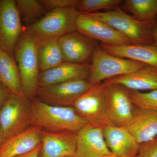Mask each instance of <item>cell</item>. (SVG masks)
Listing matches in <instances>:
<instances>
[{
	"label": "cell",
	"instance_id": "2",
	"mask_svg": "<svg viewBox=\"0 0 157 157\" xmlns=\"http://www.w3.org/2000/svg\"><path fill=\"white\" fill-rule=\"evenodd\" d=\"M102 21L136 45H155L153 29L157 19L141 21L127 14L120 7L107 12L83 13Z\"/></svg>",
	"mask_w": 157,
	"mask_h": 157
},
{
	"label": "cell",
	"instance_id": "24",
	"mask_svg": "<svg viewBox=\"0 0 157 157\" xmlns=\"http://www.w3.org/2000/svg\"><path fill=\"white\" fill-rule=\"evenodd\" d=\"M16 2L20 14L25 23L35 22L45 13V7L40 1L17 0Z\"/></svg>",
	"mask_w": 157,
	"mask_h": 157
},
{
	"label": "cell",
	"instance_id": "7",
	"mask_svg": "<svg viewBox=\"0 0 157 157\" xmlns=\"http://www.w3.org/2000/svg\"><path fill=\"white\" fill-rule=\"evenodd\" d=\"M31 122L27 97L10 94L0 108V126L5 140L25 130Z\"/></svg>",
	"mask_w": 157,
	"mask_h": 157
},
{
	"label": "cell",
	"instance_id": "17",
	"mask_svg": "<svg viewBox=\"0 0 157 157\" xmlns=\"http://www.w3.org/2000/svg\"><path fill=\"white\" fill-rule=\"evenodd\" d=\"M126 128L140 144L154 139L157 137V109L135 106L133 118Z\"/></svg>",
	"mask_w": 157,
	"mask_h": 157
},
{
	"label": "cell",
	"instance_id": "15",
	"mask_svg": "<svg viewBox=\"0 0 157 157\" xmlns=\"http://www.w3.org/2000/svg\"><path fill=\"white\" fill-rule=\"evenodd\" d=\"M107 146L113 155L117 157H135L140 144L124 127L109 125L103 128Z\"/></svg>",
	"mask_w": 157,
	"mask_h": 157
},
{
	"label": "cell",
	"instance_id": "10",
	"mask_svg": "<svg viewBox=\"0 0 157 157\" xmlns=\"http://www.w3.org/2000/svg\"><path fill=\"white\" fill-rule=\"evenodd\" d=\"M76 30L102 44L114 46L133 44L130 39L109 25L80 12L76 20Z\"/></svg>",
	"mask_w": 157,
	"mask_h": 157
},
{
	"label": "cell",
	"instance_id": "9",
	"mask_svg": "<svg viewBox=\"0 0 157 157\" xmlns=\"http://www.w3.org/2000/svg\"><path fill=\"white\" fill-rule=\"evenodd\" d=\"M91 86L86 79H76L38 88L37 94L41 101L56 106L73 107L74 102Z\"/></svg>",
	"mask_w": 157,
	"mask_h": 157
},
{
	"label": "cell",
	"instance_id": "8",
	"mask_svg": "<svg viewBox=\"0 0 157 157\" xmlns=\"http://www.w3.org/2000/svg\"><path fill=\"white\" fill-rule=\"evenodd\" d=\"M21 31L16 1H0V48L11 55L15 50Z\"/></svg>",
	"mask_w": 157,
	"mask_h": 157
},
{
	"label": "cell",
	"instance_id": "31",
	"mask_svg": "<svg viewBox=\"0 0 157 157\" xmlns=\"http://www.w3.org/2000/svg\"><path fill=\"white\" fill-rule=\"evenodd\" d=\"M154 37L155 41V45L157 46V22L155 24L153 29Z\"/></svg>",
	"mask_w": 157,
	"mask_h": 157
},
{
	"label": "cell",
	"instance_id": "6",
	"mask_svg": "<svg viewBox=\"0 0 157 157\" xmlns=\"http://www.w3.org/2000/svg\"><path fill=\"white\" fill-rule=\"evenodd\" d=\"M79 13L76 8L52 10L31 25L27 32L38 39L59 38L76 31V20Z\"/></svg>",
	"mask_w": 157,
	"mask_h": 157
},
{
	"label": "cell",
	"instance_id": "27",
	"mask_svg": "<svg viewBox=\"0 0 157 157\" xmlns=\"http://www.w3.org/2000/svg\"><path fill=\"white\" fill-rule=\"evenodd\" d=\"M40 1L46 9L52 11L56 9L76 8L80 0H42Z\"/></svg>",
	"mask_w": 157,
	"mask_h": 157
},
{
	"label": "cell",
	"instance_id": "34",
	"mask_svg": "<svg viewBox=\"0 0 157 157\" xmlns=\"http://www.w3.org/2000/svg\"><path fill=\"white\" fill-rule=\"evenodd\" d=\"M76 157L75 156H70V157Z\"/></svg>",
	"mask_w": 157,
	"mask_h": 157
},
{
	"label": "cell",
	"instance_id": "11",
	"mask_svg": "<svg viewBox=\"0 0 157 157\" xmlns=\"http://www.w3.org/2000/svg\"><path fill=\"white\" fill-rule=\"evenodd\" d=\"M105 86L107 109L113 124L126 128L133 118L135 109L128 90L119 85Z\"/></svg>",
	"mask_w": 157,
	"mask_h": 157
},
{
	"label": "cell",
	"instance_id": "29",
	"mask_svg": "<svg viewBox=\"0 0 157 157\" xmlns=\"http://www.w3.org/2000/svg\"><path fill=\"white\" fill-rule=\"evenodd\" d=\"M10 93L6 87L0 84V108L10 94Z\"/></svg>",
	"mask_w": 157,
	"mask_h": 157
},
{
	"label": "cell",
	"instance_id": "13",
	"mask_svg": "<svg viewBox=\"0 0 157 157\" xmlns=\"http://www.w3.org/2000/svg\"><path fill=\"white\" fill-rule=\"evenodd\" d=\"M39 157H67L76 155V133L41 131Z\"/></svg>",
	"mask_w": 157,
	"mask_h": 157
},
{
	"label": "cell",
	"instance_id": "20",
	"mask_svg": "<svg viewBox=\"0 0 157 157\" xmlns=\"http://www.w3.org/2000/svg\"><path fill=\"white\" fill-rule=\"evenodd\" d=\"M100 46L104 51L114 56L140 62L157 68L156 45L131 44L114 46L101 44Z\"/></svg>",
	"mask_w": 157,
	"mask_h": 157
},
{
	"label": "cell",
	"instance_id": "28",
	"mask_svg": "<svg viewBox=\"0 0 157 157\" xmlns=\"http://www.w3.org/2000/svg\"><path fill=\"white\" fill-rule=\"evenodd\" d=\"M135 157H157V137L150 141L140 144Z\"/></svg>",
	"mask_w": 157,
	"mask_h": 157
},
{
	"label": "cell",
	"instance_id": "21",
	"mask_svg": "<svg viewBox=\"0 0 157 157\" xmlns=\"http://www.w3.org/2000/svg\"><path fill=\"white\" fill-rule=\"evenodd\" d=\"M0 82L10 94L25 95L18 67L9 54L0 48Z\"/></svg>",
	"mask_w": 157,
	"mask_h": 157
},
{
	"label": "cell",
	"instance_id": "12",
	"mask_svg": "<svg viewBox=\"0 0 157 157\" xmlns=\"http://www.w3.org/2000/svg\"><path fill=\"white\" fill-rule=\"evenodd\" d=\"M59 42L64 61L76 64H86L98 44L77 31L59 37Z\"/></svg>",
	"mask_w": 157,
	"mask_h": 157
},
{
	"label": "cell",
	"instance_id": "1",
	"mask_svg": "<svg viewBox=\"0 0 157 157\" xmlns=\"http://www.w3.org/2000/svg\"><path fill=\"white\" fill-rule=\"evenodd\" d=\"M89 124L73 107L56 106L36 100L31 104L30 125L52 132H77Z\"/></svg>",
	"mask_w": 157,
	"mask_h": 157
},
{
	"label": "cell",
	"instance_id": "26",
	"mask_svg": "<svg viewBox=\"0 0 157 157\" xmlns=\"http://www.w3.org/2000/svg\"><path fill=\"white\" fill-rule=\"evenodd\" d=\"M127 90L132 103L136 107L146 109H157V90L143 93Z\"/></svg>",
	"mask_w": 157,
	"mask_h": 157
},
{
	"label": "cell",
	"instance_id": "25",
	"mask_svg": "<svg viewBox=\"0 0 157 157\" xmlns=\"http://www.w3.org/2000/svg\"><path fill=\"white\" fill-rule=\"evenodd\" d=\"M123 2L122 0H80L76 9L82 13H95L101 10H114Z\"/></svg>",
	"mask_w": 157,
	"mask_h": 157
},
{
	"label": "cell",
	"instance_id": "30",
	"mask_svg": "<svg viewBox=\"0 0 157 157\" xmlns=\"http://www.w3.org/2000/svg\"><path fill=\"white\" fill-rule=\"evenodd\" d=\"M41 149V144H40L36 148L32 150L31 151L24 154L20 155L17 156L15 157H39Z\"/></svg>",
	"mask_w": 157,
	"mask_h": 157
},
{
	"label": "cell",
	"instance_id": "32",
	"mask_svg": "<svg viewBox=\"0 0 157 157\" xmlns=\"http://www.w3.org/2000/svg\"><path fill=\"white\" fill-rule=\"evenodd\" d=\"M5 141V139L4 138V135H3L2 130L1 126H0V147L1 146V145Z\"/></svg>",
	"mask_w": 157,
	"mask_h": 157
},
{
	"label": "cell",
	"instance_id": "4",
	"mask_svg": "<svg viewBox=\"0 0 157 157\" xmlns=\"http://www.w3.org/2000/svg\"><path fill=\"white\" fill-rule=\"evenodd\" d=\"M38 39L27 32L20 38L15 48V56L25 94L30 97L39 88Z\"/></svg>",
	"mask_w": 157,
	"mask_h": 157
},
{
	"label": "cell",
	"instance_id": "22",
	"mask_svg": "<svg viewBox=\"0 0 157 157\" xmlns=\"http://www.w3.org/2000/svg\"><path fill=\"white\" fill-rule=\"evenodd\" d=\"M37 52L39 69L42 72L65 62L58 37L38 39Z\"/></svg>",
	"mask_w": 157,
	"mask_h": 157
},
{
	"label": "cell",
	"instance_id": "5",
	"mask_svg": "<svg viewBox=\"0 0 157 157\" xmlns=\"http://www.w3.org/2000/svg\"><path fill=\"white\" fill-rule=\"evenodd\" d=\"M73 107L89 124L102 128L113 125L108 114L106 86L103 82L91 86L75 101Z\"/></svg>",
	"mask_w": 157,
	"mask_h": 157
},
{
	"label": "cell",
	"instance_id": "19",
	"mask_svg": "<svg viewBox=\"0 0 157 157\" xmlns=\"http://www.w3.org/2000/svg\"><path fill=\"white\" fill-rule=\"evenodd\" d=\"M105 85L117 84L132 90H157V68L151 66L133 73L103 82Z\"/></svg>",
	"mask_w": 157,
	"mask_h": 157
},
{
	"label": "cell",
	"instance_id": "33",
	"mask_svg": "<svg viewBox=\"0 0 157 157\" xmlns=\"http://www.w3.org/2000/svg\"><path fill=\"white\" fill-rule=\"evenodd\" d=\"M102 157H117L116 156L112 154L107 155L104 156H103Z\"/></svg>",
	"mask_w": 157,
	"mask_h": 157
},
{
	"label": "cell",
	"instance_id": "18",
	"mask_svg": "<svg viewBox=\"0 0 157 157\" xmlns=\"http://www.w3.org/2000/svg\"><path fill=\"white\" fill-rule=\"evenodd\" d=\"M41 131L33 126L6 139L0 147V157H15L36 148L41 144Z\"/></svg>",
	"mask_w": 157,
	"mask_h": 157
},
{
	"label": "cell",
	"instance_id": "3",
	"mask_svg": "<svg viewBox=\"0 0 157 157\" xmlns=\"http://www.w3.org/2000/svg\"><path fill=\"white\" fill-rule=\"evenodd\" d=\"M91 61L88 77V82L91 86L130 74L147 66L140 62L112 55L98 44L94 50Z\"/></svg>",
	"mask_w": 157,
	"mask_h": 157
},
{
	"label": "cell",
	"instance_id": "16",
	"mask_svg": "<svg viewBox=\"0 0 157 157\" xmlns=\"http://www.w3.org/2000/svg\"><path fill=\"white\" fill-rule=\"evenodd\" d=\"M90 70L88 64L64 62L55 67L43 71L39 75V87L76 79H86L89 75Z\"/></svg>",
	"mask_w": 157,
	"mask_h": 157
},
{
	"label": "cell",
	"instance_id": "23",
	"mask_svg": "<svg viewBox=\"0 0 157 157\" xmlns=\"http://www.w3.org/2000/svg\"><path fill=\"white\" fill-rule=\"evenodd\" d=\"M122 6L131 12L133 17L141 21L157 19V0H126Z\"/></svg>",
	"mask_w": 157,
	"mask_h": 157
},
{
	"label": "cell",
	"instance_id": "14",
	"mask_svg": "<svg viewBox=\"0 0 157 157\" xmlns=\"http://www.w3.org/2000/svg\"><path fill=\"white\" fill-rule=\"evenodd\" d=\"M110 154L102 128L87 124L76 133V157H102Z\"/></svg>",
	"mask_w": 157,
	"mask_h": 157
}]
</instances>
